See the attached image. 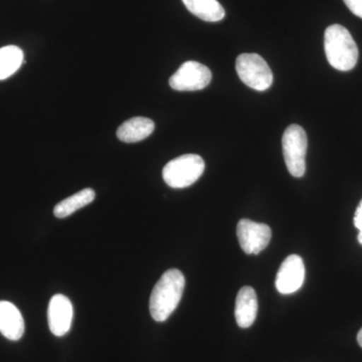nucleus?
Here are the masks:
<instances>
[{
  "label": "nucleus",
  "instance_id": "obj_1",
  "mask_svg": "<svg viewBox=\"0 0 362 362\" xmlns=\"http://www.w3.org/2000/svg\"><path fill=\"white\" fill-rule=\"evenodd\" d=\"M185 287V278L177 269L166 271L154 286L149 310L157 322H164L177 308Z\"/></svg>",
  "mask_w": 362,
  "mask_h": 362
},
{
  "label": "nucleus",
  "instance_id": "obj_2",
  "mask_svg": "<svg viewBox=\"0 0 362 362\" xmlns=\"http://www.w3.org/2000/svg\"><path fill=\"white\" fill-rule=\"evenodd\" d=\"M324 49L331 66L338 71L352 70L358 61V47L344 26H328L324 35Z\"/></svg>",
  "mask_w": 362,
  "mask_h": 362
},
{
  "label": "nucleus",
  "instance_id": "obj_3",
  "mask_svg": "<svg viewBox=\"0 0 362 362\" xmlns=\"http://www.w3.org/2000/svg\"><path fill=\"white\" fill-rule=\"evenodd\" d=\"M204 159L197 154H185L173 159L164 166L162 176L168 187L185 188L199 180L204 173Z\"/></svg>",
  "mask_w": 362,
  "mask_h": 362
},
{
  "label": "nucleus",
  "instance_id": "obj_4",
  "mask_svg": "<svg viewBox=\"0 0 362 362\" xmlns=\"http://www.w3.org/2000/svg\"><path fill=\"white\" fill-rule=\"evenodd\" d=\"M283 154L288 171L294 177H302L306 173L307 134L301 126L293 124L285 130L282 139Z\"/></svg>",
  "mask_w": 362,
  "mask_h": 362
},
{
  "label": "nucleus",
  "instance_id": "obj_5",
  "mask_svg": "<svg viewBox=\"0 0 362 362\" xmlns=\"http://www.w3.org/2000/svg\"><path fill=\"white\" fill-rule=\"evenodd\" d=\"M235 70L244 84L252 89L266 90L273 84V73L258 54H242L235 61Z\"/></svg>",
  "mask_w": 362,
  "mask_h": 362
},
{
  "label": "nucleus",
  "instance_id": "obj_6",
  "mask_svg": "<svg viewBox=\"0 0 362 362\" xmlns=\"http://www.w3.org/2000/svg\"><path fill=\"white\" fill-rule=\"evenodd\" d=\"M211 71L206 66L197 62L189 61L182 64L180 68L169 78V85L173 90H199L204 89L211 83Z\"/></svg>",
  "mask_w": 362,
  "mask_h": 362
},
{
  "label": "nucleus",
  "instance_id": "obj_7",
  "mask_svg": "<svg viewBox=\"0 0 362 362\" xmlns=\"http://www.w3.org/2000/svg\"><path fill=\"white\" fill-rule=\"evenodd\" d=\"M238 239L243 251L258 255L268 247L272 238L270 226L243 218L237 226Z\"/></svg>",
  "mask_w": 362,
  "mask_h": 362
},
{
  "label": "nucleus",
  "instance_id": "obj_8",
  "mask_svg": "<svg viewBox=\"0 0 362 362\" xmlns=\"http://www.w3.org/2000/svg\"><path fill=\"white\" fill-rule=\"evenodd\" d=\"M305 280L303 259L297 255L287 257L279 269L276 288L281 294L295 293L302 287Z\"/></svg>",
  "mask_w": 362,
  "mask_h": 362
},
{
  "label": "nucleus",
  "instance_id": "obj_9",
  "mask_svg": "<svg viewBox=\"0 0 362 362\" xmlns=\"http://www.w3.org/2000/svg\"><path fill=\"white\" fill-rule=\"evenodd\" d=\"M74 308L69 298L62 294L52 296L47 309L49 330L56 337H62L71 329Z\"/></svg>",
  "mask_w": 362,
  "mask_h": 362
},
{
  "label": "nucleus",
  "instance_id": "obj_10",
  "mask_svg": "<svg viewBox=\"0 0 362 362\" xmlns=\"http://www.w3.org/2000/svg\"><path fill=\"white\" fill-rule=\"evenodd\" d=\"M25 328V320L18 307L8 301H0V333L16 341L23 337Z\"/></svg>",
  "mask_w": 362,
  "mask_h": 362
},
{
  "label": "nucleus",
  "instance_id": "obj_11",
  "mask_svg": "<svg viewBox=\"0 0 362 362\" xmlns=\"http://www.w3.org/2000/svg\"><path fill=\"white\" fill-rule=\"evenodd\" d=\"M258 314V298L252 287H243L235 300V316L240 328L251 327Z\"/></svg>",
  "mask_w": 362,
  "mask_h": 362
},
{
  "label": "nucleus",
  "instance_id": "obj_12",
  "mask_svg": "<svg viewBox=\"0 0 362 362\" xmlns=\"http://www.w3.org/2000/svg\"><path fill=\"white\" fill-rule=\"evenodd\" d=\"M154 125L151 119L135 117L125 121L117 130V137L125 143H135L146 139L153 133Z\"/></svg>",
  "mask_w": 362,
  "mask_h": 362
},
{
  "label": "nucleus",
  "instance_id": "obj_13",
  "mask_svg": "<svg viewBox=\"0 0 362 362\" xmlns=\"http://www.w3.org/2000/svg\"><path fill=\"white\" fill-rule=\"evenodd\" d=\"M194 16L209 23H216L225 18L226 11L218 0H182Z\"/></svg>",
  "mask_w": 362,
  "mask_h": 362
},
{
  "label": "nucleus",
  "instance_id": "obj_14",
  "mask_svg": "<svg viewBox=\"0 0 362 362\" xmlns=\"http://www.w3.org/2000/svg\"><path fill=\"white\" fill-rule=\"evenodd\" d=\"M96 197V192L92 188H85L81 190L68 199H64L59 202L54 209V214L56 218H65L66 216H71L78 209H83L90 202L94 201Z\"/></svg>",
  "mask_w": 362,
  "mask_h": 362
},
{
  "label": "nucleus",
  "instance_id": "obj_15",
  "mask_svg": "<svg viewBox=\"0 0 362 362\" xmlns=\"http://www.w3.org/2000/svg\"><path fill=\"white\" fill-rule=\"evenodd\" d=\"M23 63V52L16 45L0 49V81L11 77Z\"/></svg>",
  "mask_w": 362,
  "mask_h": 362
},
{
  "label": "nucleus",
  "instance_id": "obj_16",
  "mask_svg": "<svg viewBox=\"0 0 362 362\" xmlns=\"http://www.w3.org/2000/svg\"><path fill=\"white\" fill-rule=\"evenodd\" d=\"M354 221V226H356L357 230H359L357 240H358L359 244L362 245V199L361 202H359V206H357Z\"/></svg>",
  "mask_w": 362,
  "mask_h": 362
},
{
  "label": "nucleus",
  "instance_id": "obj_17",
  "mask_svg": "<svg viewBox=\"0 0 362 362\" xmlns=\"http://www.w3.org/2000/svg\"><path fill=\"white\" fill-rule=\"evenodd\" d=\"M354 16L362 18V0H343Z\"/></svg>",
  "mask_w": 362,
  "mask_h": 362
},
{
  "label": "nucleus",
  "instance_id": "obj_18",
  "mask_svg": "<svg viewBox=\"0 0 362 362\" xmlns=\"http://www.w3.org/2000/svg\"><path fill=\"white\" fill-rule=\"evenodd\" d=\"M357 342H358V344L361 345L362 349V328L359 330L358 334H357Z\"/></svg>",
  "mask_w": 362,
  "mask_h": 362
}]
</instances>
